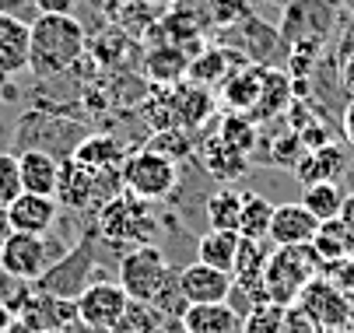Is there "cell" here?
<instances>
[{
  "instance_id": "14",
  "label": "cell",
  "mask_w": 354,
  "mask_h": 333,
  "mask_svg": "<svg viewBox=\"0 0 354 333\" xmlns=\"http://www.w3.org/2000/svg\"><path fill=\"white\" fill-rule=\"evenodd\" d=\"M196 162L204 165V172H207L214 182H221V186H232L239 175L249 172V155H242L239 148L225 144L218 133L196 144Z\"/></svg>"
},
{
  "instance_id": "34",
  "label": "cell",
  "mask_w": 354,
  "mask_h": 333,
  "mask_svg": "<svg viewBox=\"0 0 354 333\" xmlns=\"http://www.w3.org/2000/svg\"><path fill=\"white\" fill-rule=\"evenodd\" d=\"M225 70H228V60L221 50H211L207 57H200L189 64V74H193V84H214V81H225Z\"/></svg>"
},
{
  "instance_id": "46",
  "label": "cell",
  "mask_w": 354,
  "mask_h": 333,
  "mask_svg": "<svg viewBox=\"0 0 354 333\" xmlns=\"http://www.w3.org/2000/svg\"><path fill=\"white\" fill-rule=\"evenodd\" d=\"M8 235H11V221H8V207H0V246L8 242Z\"/></svg>"
},
{
  "instance_id": "24",
  "label": "cell",
  "mask_w": 354,
  "mask_h": 333,
  "mask_svg": "<svg viewBox=\"0 0 354 333\" xmlns=\"http://www.w3.org/2000/svg\"><path fill=\"white\" fill-rule=\"evenodd\" d=\"M274 207L263 193L242 189V218H239V235L242 239H270V221H274Z\"/></svg>"
},
{
  "instance_id": "11",
  "label": "cell",
  "mask_w": 354,
  "mask_h": 333,
  "mask_svg": "<svg viewBox=\"0 0 354 333\" xmlns=\"http://www.w3.org/2000/svg\"><path fill=\"white\" fill-rule=\"evenodd\" d=\"M333 15H337V0H295L284 15L281 35L298 46L323 42L333 28Z\"/></svg>"
},
{
  "instance_id": "38",
  "label": "cell",
  "mask_w": 354,
  "mask_h": 333,
  "mask_svg": "<svg viewBox=\"0 0 354 333\" xmlns=\"http://www.w3.org/2000/svg\"><path fill=\"white\" fill-rule=\"evenodd\" d=\"M0 15H18V18L28 21V25L39 18V11H35L32 0H0Z\"/></svg>"
},
{
  "instance_id": "36",
  "label": "cell",
  "mask_w": 354,
  "mask_h": 333,
  "mask_svg": "<svg viewBox=\"0 0 354 333\" xmlns=\"http://www.w3.org/2000/svg\"><path fill=\"white\" fill-rule=\"evenodd\" d=\"M323 277H330L337 288L347 295V298H354V256H347V260H340V263H333V267H326L323 270Z\"/></svg>"
},
{
  "instance_id": "4",
  "label": "cell",
  "mask_w": 354,
  "mask_h": 333,
  "mask_svg": "<svg viewBox=\"0 0 354 333\" xmlns=\"http://www.w3.org/2000/svg\"><path fill=\"white\" fill-rule=\"evenodd\" d=\"M98 267H102V260H98V235L88 225V231L81 235V239L35 280V288L53 295V298H64V302H77L88 284L98 280L95 277Z\"/></svg>"
},
{
  "instance_id": "25",
  "label": "cell",
  "mask_w": 354,
  "mask_h": 333,
  "mask_svg": "<svg viewBox=\"0 0 354 333\" xmlns=\"http://www.w3.org/2000/svg\"><path fill=\"white\" fill-rule=\"evenodd\" d=\"M207 228L214 231H239V218H242V193L235 186H214V193L207 197Z\"/></svg>"
},
{
  "instance_id": "22",
  "label": "cell",
  "mask_w": 354,
  "mask_h": 333,
  "mask_svg": "<svg viewBox=\"0 0 354 333\" xmlns=\"http://www.w3.org/2000/svg\"><path fill=\"white\" fill-rule=\"evenodd\" d=\"M313 253L319 256L323 270L354 256V231L340 221V218H330V221H319V231L313 239Z\"/></svg>"
},
{
  "instance_id": "1",
  "label": "cell",
  "mask_w": 354,
  "mask_h": 333,
  "mask_svg": "<svg viewBox=\"0 0 354 333\" xmlns=\"http://www.w3.org/2000/svg\"><path fill=\"white\" fill-rule=\"evenodd\" d=\"M91 228L98 235V242L116 253V260H123L130 249L162 242L158 207L147 204V200H137L130 193H120L106 207H98L95 218H91Z\"/></svg>"
},
{
  "instance_id": "39",
  "label": "cell",
  "mask_w": 354,
  "mask_h": 333,
  "mask_svg": "<svg viewBox=\"0 0 354 333\" xmlns=\"http://www.w3.org/2000/svg\"><path fill=\"white\" fill-rule=\"evenodd\" d=\"M39 15H74L77 0H32Z\"/></svg>"
},
{
  "instance_id": "7",
  "label": "cell",
  "mask_w": 354,
  "mask_h": 333,
  "mask_svg": "<svg viewBox=\"0 0 354 333\" xmlns=\"http://www.w3.org/2000/svg\"><path fill=\"white\" fill-rule=\"evenodd\" d=\"M120 175H123V193L147 200V204H165L179 186V165L151 148L130 151Z\"/></svg>"
},
{
  "instance_id": "8",
  "label": "cell",
  "mask_w": 354,
  "mask_h": 333,
  "mask_svg": "<svg viewBox=\"0 0 354 333\" xmlns=\"http://www.w3.org/2000/svg\"><path fill=\"white\" fill-rule=\"evenodd\" d=\"M172 274H176V267L169 263L162 246L130 249L120 260V267H116V280L123 284V292L130 295V302H144V305H151L158 298V292L169 284Z\"/></svg>"
},
{
  "instance_id": "43",
  "label": "cell",
  "mask_w": 354,
  "mask_h": 333,
  "mask_svg": "<svg viewBox=\"0 0 354 333\" xmlns=\"http://www.w3.org/2000/svg\"><path fill=\"white\" fill-rule=\"evenodd\" d=\"M340 221L354 231V193H347V200H344V207H340Z\"/></svg>"
},
{
  "instance_id": "47",
  "label": "cell",
  "mask_w": 354,
  "mask_h": 333,
  "mask_svg": "<svg viewBox=\"0 0 354 333\" xmlns=\"http://www.w3.org/2000/svg\"><path fill=\"white\" fill-rule=\"evenodd\" d=\"M8 333H42V330H35V326L25 323V319H15V323L8 326Z\"/></svg>"
},
{
  "instance_id": "13",
  "label": "cell",
  "mask_w": 354,
  "mask_h": 333,
  "mask_svg": "<svg viewBox=\"0 0 354 333\" xmlns=\"http://www.w3.org/2000/svg\"><path fill=\"white\" fill-rule=\"evenodd\" d=\"M8 221H11V231L49 235L57 228V221H60V204H57V197L21 193L15 204H8Z\"/></svg>"
},
{
  "instance_id": "9",
  "label": "cell",
  "mask_w": 354,
  "mask_h": 333,
  "mask_svg": "<svg viewBox=\"0 0 354 333\" xmlns=\"http://www.w3.org/2000/svg\"><path fill=\"white\" fill-rule=\"evenodd\" d=\"M77 305V319L81 323H88V326H98V330H113L116 333V326L123 323V316H127V309H130V295L123 292V284L113 277H98V280H91L88 288L81 292V298L74 302Z\"/></svg>"
},
{
  "instance_id": "31",
  "label": "cell",
  "mask_w": 354,
  "mask_h": 333,
  "mask_svg": "<svg viewBox=\"0 0 354 333\" xmlns=\"http://www.w3.org/2000/svg\"><path fill=\"white\" fill-rule=\"evenodd\" d=\"M270 253H274L270 239H242L239 260H235V274H263Z\"/></svg>"
},
{
  "instance_id": "37",
  "label": "cell",
  "mask_w": 354,
  "mask_h": 333,
  "mask_svg": "<svg viewBox=\"0 0 354 333\" xmlns=\"http://www.w3.org/2000/svg\"><path fill=\"white\" fill-rule=\"evenodd\" d=\"M281 333H323L313 319H309V312H301L298 305H288V312H284V330Z\"/></svg>"
},
{
  "instance_id": "5",
  "label": "cell",
  "mask_w": 354,
  "mask_h": 333,
  "mask_svg": "<svg viewBox=\"0 0 354 333\" xmlns=\"http://www.w3.org/2000/svg\"><path fill=\"white\" fill-rule=\"evenodd\" d=\"M323 274L319 256L313 246H274L267 267H263V284H267V298L274 305H295L298 295Z\"/></svg>"
},
{
  "instance_id": "33",
  "label": "cell",
  "mask_w": 354,
  "mask_h": 333,
  "mask_svg": "<svg viewBox=\"0 0 354 333\" xmlns=\"http://www.w3.org/2000/svg\"><path fill=\"white\" fill-rule=\"evenodd\" d=\"M284 312H288L284 305L263 302L242 319V333H281L284 330Z\"/></svg>"
},
{
  "instance_id": "30",
  "label": "cell",
  "mask_w": 354,
  "mask_h": 333,
  "mask_svg": "<svg viewBox=\"0 0 354 333\" xmlns=\"http://www.w3.org/2000/svg\"><path fill=\"white\" fill-rule=\"evenodd\" d=\"M218 137L225 140V144L239 148L242 155H252V148H257V140H260L257 126H252L249 120H242V113L225 116V120H221V133H218Z\"/></svg>"
},
{
  "instance_id": "21",
  "label": "cell",
  "mask_w": 354,
  "mask_h": 333,
  "mask_svg": "<svg viewBox=\"0 0 354 333\" xmlns=\"http://www.w3.org/2000/svg\"><path fill=\"white\" fill-rule=\"evenodd\" d=\"M239 246H242V235H239V231H214V228H207V231L196 239V260L207 263V267H214V270L235 274Z\"/></svg>"
},
{
  "instance_id": "6",
  "label": "cell",
  "mask_w": 354,
  "mask_h": 333,
  "mask_svg": "<svg viewBox=\"0 0 354 333\" xmlns=\"http://www.w3.org/2000/svg\"><path fill=\"white\" fill-rule=\"evenodd\" d=\"M74 242H67L64 235H25L11 231L8 242L0 246V274H8L18 284H35L49 267H53Z\"/></svg>"
},
{
  "instance_id": "3",
  "label": "cell",
  "mask_w": 354,
  "mask_h": 333,
  "mask_svg": "<svg viewBox=\"0 0 354 333\" xmlns=\"http://www.w3.org/2000/svg\"><path fill=\"white\" fill-rule=\"evenodd\" d=\"M84 57V28L74 15H39L32 21L28 70L39 81L67 74Z\"/></svg>"
},
{
  "instance_id": "17",
  "label": "cell",
  "mask_w": 354,
  "mask_h": 333,
  "mask_svg": "<svg viewBox=\"0 0 354 333\" xmlns=\"http://www.w3.org/2000/svg\"><path fill=\"white\" fill-rule=\"evenodd\" d=\"M344 169H347V144H337L333 140L326 148L306 151L291 172L301 186H313V182H340Z\"/></svg>"
},
{
  "instance_id": "20",
  "label": "cell",
  "mask_w": 354,
  "mask_h": 333,
  "mask_svg": "<svg viewBox=\"0 0 354 333\" xmlns=\"http://www.w3.org/2000/svg\"><path fill=\"white\" fill-rule=\"evenodd\" d=\"M183 333H242V319L225 305V302H214V305H189L179 319Z\"/></svg>"
},
{
  "instance_id": "35",
  "label": "cell",
  "mask_w": 354,
  "mask_h": 333,
  "mask_svg": "<svg viewBox=\"0 0 354 333\" xmlns=\"http://www.w3.org/2000/svg\"><path fill=\"white\" fill-rule=\"evenodd\" d=\"M186 70H189V64L179 50H158L155 57H151V74H155L158 81H179Z\"/></svg>"
},
{
  "instance_id": "48",
  "label": "cell",
  "mask_w": 354,
  "mask_h": 333,
  "mask_svg": "<svg viewBox=\"0 0 354 333\" xmlns=\"http://www.w3.org/2000/svg\"><path fill=\"white\" fill-rule=\"evenodd\" d=\"M8 88V77H0V91H4Z\"/></svg>"
},
{
  "instance_id": "32",
  "label": "cell",
  "mask_w": 354,
  "mask_h": 333,
  "mask_svg": "<svg viewBox=\"0 0 354 333\" xmlns=\"http://www.w3.org/2000/svg\"><path fill=\"white\" fill-rule=\"evenodd\" d=\"M21 193H25V186H21L18 155H15V151H0V207L15 204Z\"/></svg>"
},
{
  "instance_id": "19",
  "label": "cell",
  "mask_w": 354,
  "mask_h": 333,
  "mask_svg": "<svg viewBox=\"0 0 354 333\" xmlns=\"http://www.w3.org/2000/svg\"><path fill=\"white\" fill-rule=\"evenodd\" d=\"M74 158L84 162L88 169L113 172V169H123V162L130 158V144H127V140H120L116 133H91L84 144L77 148Z\"/></svg>"
},
{
  "instance_id": "26",
  "label": "cell",
  "mask_w": 354,
  "mask_h": 333,
  "mask_svg": "<svg viewBox=\"0 0 354 333\" xmlns=\"http://www.w3.org/2000/svg\"><path fill=\"white\" fill-rule=\"evenodd\" d=\"M347 200V189L340 182H313L301 189V207H306L316 221H330V218H340V207Z\"/></svg>"
},
{
  "instance_id": "40",
  "label": "cell",
  "mask_w": 354,
  "mask_h": 333,
  "mask_svg": "<svg viewBox=\"0 0 354 333\" xmlns=\"http://www.w3.org/2000/svg\"><path fill=\"white\" fill-rule=\"evenodd\" d=\"M340 133H344V140L354 148V99L344 106V116H340Z\"/></svg>"
},
{
  "instance_id": "27",
  "label": "cell",
  "mask_w": 354,
  "mask_h": 333,
  "mask_svg": "<svg viewBox=\"0 0 354 333\" xmlns=\"http://www.w3.org/2000/svg\"><path fill=\"white\" fill-rule=\"evenodd\" d=\"M263 74H267V70L245 67V70H239V74L228 77V84H225V99H228V106H232L235 113H242V109H257V102H260V88H263Z\"/></svg>"
},
{
  "instance_id": "2",
  "label": "cell",
  "mask_w": 354,
  "mask_h": 333,
  "mask_svg": "<svg viewBox=\"0 0 354 333\" xmlns=\"http://www.w3.org/2000/svg\"><path fill=\"white\" fill-rule=\"evenodd\" d=\"M95 130L71 116V113H49V109H25L15 123V133H11V151L21 155V151H42L57 162H67L77 155V148L91 137Z\"/></svg>"
},
{
  "instance_id": "44",
  "label": "cell",
  "mask_w": 354,
  "mask_h": 333,
  "mask_svg": "<svg viewBox=\"0 0 354 333\" xmlns=\"http://www.w3.org/2000/svg\"><path fill=\"white\" fill-rule=\"evenodd\" d=\"M64 333H113V330H98V326H88V323H81V319H74Z\"/></svg>"
},
{
  "instance_id": "29",
  "label": "cell",
  "mask_w": 354,
  "mask_h": 333,
  "mask_svg": "<svg viewBox=\"0 0 354 333\" xmlns=\"http://www.w3.org/2000/svg\"><path fill=\"white\" fill-rule=\"evenodd\" d=\"M288 102V77L277 74V70H267L263 74V88H260V102H257V116H277Z\"/></svg>"
},
{
  "instance_id": "18",
  "label": "cell",
  "mask_w": 354,
  "mask_h": 333,
  "mask_svg": "<svg viewBox=\"0 0 354 333\" xmlns=\"http://www.w3.org/2000/svg\"><path fill=\"white\" fill-rule=\"evenodd\" d=\"M21 165V186L25 193H39V197H57V186H60V165L57 158H49L42 151H21L18 155Z\"/></svg>"
},
{
  "instance_id": "42",
  "label": "cell",
  "mask_w": 354,
  "mask_h": 333,
  "mask_svg": "<svg viewBox=\"0 0 354 333\" xmlns=\"http://www.w3.org/2000/svg\"><path fill=\"white\" fill-rule=\"evenodd\" d=\"M354 53V18H351V25L344 28V39H340V57H351Z\"/></svg>"
},
{
  "instance_id": "16",
  "label": "cell",
  "mask_w": 354,
  "mask_h": 333,
  "mask_svg": "<svg viewBox=\"0 0 354 333\" xmlns=\"http://www.w3.org/2000/svg\"><path fill=\"white\" fill-rule=\"evenodd\" d=\"M28 42H32V25L21 21L18 15H0V77H15L28 70Z\"/></svg>"
},
{
  "instance_id": "41",
  "label": "cell",
  "mask_w": 354,
  "mask_h": 333,
  "mask_svg": "<svg viewBox=\"0 0 354 333\" xmlns=\"http://www.w3.org/2000/svg\"><path fill=\"white\" fill-rule=\"evenodd\" d=\"M340 186L347 189V193H354V148L351 144H347V169L340 175Z\"/></svg>"
},
{
  "instance_id": "10",
  "label": "cell",
  "mask_w": 354,
  "mask_h": 333,
  "mask_svg": "<svg viewBox=\"0 0 354 333\" xmlns=\"http://www.w3.org/2000/svg\"><path fill=\"white\" fill-rule=\"evenodd\" d=\"M295 305H298L301 312H309V319H313L319 330H347V326H354L351 298L337 288L330 277H323V274L298 295Z\"/></svg>"
},
{
  "instance_id": "15",
  "label": "cell",
  "mask_w": 354,
  "mask_h": 333,
  "mask_svg": "<svg viewBox=\"0 0 354 333\" xmlns=\"http://www.w3.org/2000/svg\"><path fill=\"white\" fill-rule=\"evenodd\" d=\"M319 221L301 204H277L270 221V242L274 246H313Z\"/></svg>"
},
{
  "instance_id": "12",
  "label": "cell",
  "mask_w": 354,
  "mask_h": 333,
  "mask_svg": "<svg viewBox=\"0 0 354 333\" xmlns=\"http://www.w3.org/2000/svg\"><path fill=\"white\" fill-rule=\"evenodd\" d=\"M179 277V288H183V298L189 305H214V302H228V292H232V274L225 270H214L207 263H183L176 270Z\"/></svg>"
},
{
  "instance_id": "45",
  "label": "cell",
  "mask_w": 354,
  "mask_h": 333,
  "mask_svg": "<svg viewBox=\"0 0 354 333\" xmlns=\"http://www.w3.org/2000/svg\"><path fill=\"white\" fill-rule=\"evenodd\" d=\"M15 323V312H11V305L0 298V333H8V326Z\"/></svg>"
},
{
  "instance_id": "23",
  "label": "cell",
  "mask_w": 354,
  "mask_h": 333,
  "mask_svg": "<svg viewBox=\"0 0 354 333\" xmlns=\"http://www.w3.org/2000/svg\"><path fill=\"white\" fill-rule=\"evenodd\" d=\"M211 113H214V102H211V95L200 84L176 88V95H172V120H176V126L193 130V126L204 123Z\"/></svg>"
},
{
  "instance_id": "28",
  "label": "cell",
  "mask_w": 354,
  "mask_h": 333,
  "mask_svg": "<svg viewBox=\"0 0 354 333\" xmlns=\"http://www.w3.org/2000/svg\"><path fill=\"white\" fill-rule=\"evenodd\" d=\"M144 148L158 151V155H165V158H172V162L179 165V162L196 158V155H193V151H196V137H193L186 126H169V130H158Z\"/></svg>"
}]
</instances>
